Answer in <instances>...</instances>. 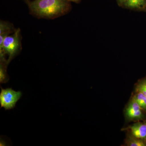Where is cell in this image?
I'll list each match as a JSON object with an SVG mask.
<instances>
[{"instance_id":"6da1fadb","label":"cell","mask_w":146,"mask_h":146,"mask_svg":"<svg viewBox=\"0 0 146 146\" xmlns=\"http://www.w3.org/2000/svg\"><path fill=\"white\" fill-rule=\"evenodd\" d=\"M70 2L68 0H34L29 2L28 6L30 13L36 18L54 19L70 11Z\"/></svg>"},{"instance_id":"7a4b0ae2","label":"cell","mask_w":146,"mask_h":146,"mask_svg":"<svg viewBox=\"0 0 146 146\" xmlns=\"http://www.w3.org/2000/svg\"><path fill=\"white\" fill-rule=\"evenodd\" d=\"M22 36L20 29H16L11 35L4 39L0 45V61L10 63L22 50Z\"/></svg>"},{"instance_id":"3957f363","label":"cell","mask_w":146,"mask_h":146,"mask_svg":"<svg viewBox=\"0 0 146 146\" xmlns=\"http://www.w3.org/2000/svg\"><path fill=\"white\" fill-rule=\"evenodd\" d=\"M0 93L1 107L3 108L5 110L14 108L17 102L20 100L23 94L20 91H16L12 88L3 89L1 87Z\"/></svg>"},{"instance_id":"277c9868","label":"cell","mask_w":146,"mask_h":146,"mask_svg":"<svg viewBox=\"0 0 146 146\" xmlns=\"http://www.w3.org/2000/svg\"><path fill=\"white\" fill-rule=\"evenodd\" d=\"M142 108L133 98L126 110V115L130 119H140L143 117Z\"/></svg>"},{"instance_id":"5b68a950","label":"cell","mask_w":146,"mask_h":146,"mask_svg":"<svg viewBox=\"0 0 146 146\" xmlns=\"http://www.w3.org/2000/svg\"><path fill=\"white\" fill-rule=\"evenodd\" d=\"M120 7L136 11H145L146 0H125Z\"/></svg>"},{"instance_id":"8992f818","label":"cell","mask_w":146,"mask_h":146,"mask_svg":"<svg viewBox=\"0 0 146 146\" xmlns=\"http://www.w3.org/2000/svg\"><path fill=\"white\" fill-rule=\"evenodd\" d=\"M132 136L139 139H146V123H137L129 127Z\"/></svg>"},{"instance_id":"52a82bcc","label":"cell","mask_w":146,"mask_h":146,"mask_svg":"<svg viewBox=\"0 0 146 146\" xmlns=\"http://www.w3.org/2000/svg\"><path fill=\"white\" fill-rule=\"evenodd\" d=\"M15 29L12 24L6 21H1L0 22V34L9 35L13 33Z\"/></svg>"},{"instance_id":"ba28073f","label":"cell","mask_w":146,"mask_h":146,"mask_svg":"<svg viewBox=\"0 0 146 146\" xmlns=\"http://www.w3.org/2000/svg\"><path fill=\"white\" fill-rule=\"evenodd\" d=\"M8 64L6 62H0V82L5 83L9 79L7 74V67Z\"/></svg>"},{"instance_id":"9c48e42d","label":"cell","mask_w":146,"mask_h":146,"mask_svg":"<svg viewBox=\"0 0 146 146\" xmlns=\"http://www.w3.org/2000/svg\"><path fill=\"white\" fill-rule=\"evenodd\" d=\"M127 145L129 146H146V143L145 140L132 136L128 139Z\"/></svg>"},{"instance_id":"30bf717a","label":"cell","mask_w":146,"mask_h":146,"mask_svg":"<svg viewBox=\"0 0 146 146\" xmlns=\"http://www.w3.org/2000/svg\"><path fill=\"white\" fill-rule=\"evenodd\" d=\"M138 93L134 96V98L142 109L146 110V96L140 92Z\"/></svg>"},{"instance_id":"8fae6325","label":"cell","mask_w":146,"mask_h":146,"mask_svg":"<svg viewBox=\"0 0 146 146\" xmlns=\"http://www.w3.org/2000/svg\"><path fill=\"white\" fill-rule=\"evenodd\" d=\"M138 92H140L146 96V79L144 80L138 84L136 88Z\"/></svg>"},{"instance_id":"7c38bea8","label":"cell","mask_w":146,"mask_h":146,"mask_svg":"<svg viewBox=\"0 0 146 146\" xmlns=\"http://www.w3.org/2000/svg\"><path fill=\"white\" fill-rule=\"evenodd\" d=\"M70 2L76 3H79L81 2V0H68Z\"/></svg>"},{"instance_id":"4fadbf2b","label":"cell","mask_w":146,"mask_h":146,"mask_svg":"<svg viewBox=\"0 0 146 146\" xmlns=\"http://www.w3.org/2000/svg\"><path fill=\"white\" fill-rule=\"evenodd\" d=\"M125 0H117L118 5L120 6L121 5V4L123 3V2Z\"/></svg>"},{"instance_id":"5bb4252c","label":"cell","mask_w":146,"mask_h":146,"mask_svg":"<svg viewBox=\"0 0 146 146\" xmlns=\"http://www.w3.org/2000/svg\"><path fill=\"white\" fill-rule=\"evenodd\" d=\"M145 11H146V8H145Z\"/></svg>"},{"instance_id":"9a60e30c","label":"cell","mask_w":146,"mask_h":146,"mask_svg":"<svg viewBox=\"0 0 146 146\" xmlns=\"http://www.w3.org/2000/svg\"></svg>"}]
</instances>
